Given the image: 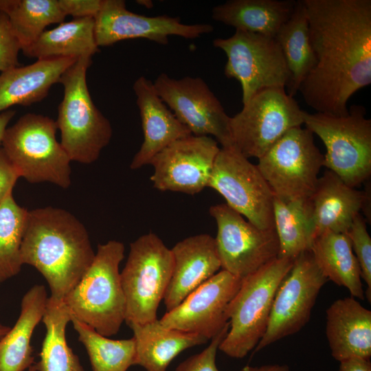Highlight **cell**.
Wrapping results in <instances>:
<instances>
[{
    "mask_svg": "<svg viewBox=\"0 0 371 371\" xmlns=\"http://www.w3.org/2000/svg\"><path fill=\"white\" fill-rule=\"evenodd\" d=\"M339 371H371L370 359L352 357L340 361Z\"/></svg>",
    "mask_w": 371,
    "mask_h": 371,
    "instance_id": "ab89813d",
    "label": "cell"
},
{
    "mask_svg": "<svg viewBox=\"0 0 371 371\" xmlns=\"http://www.w3.org/2000/svg\"><path fill=\"white\" fill-rule=\"evenodd\" d=\"M326 334L333 357L370 359L371 311L353 297L338 299L326 309Z\"/></svg>",
    "mask_w": 371,
    "mask_h": 371,
    "instance_id": "7402d4cb",
    "label": "cell"
},
{
    "mask_svg": "<svg viewBox=\"0 0 371 371\" xmlns=\"http://www.w3.org/2000/svg\"><path fill=\"white\" fill-rule=\"evenodd\" d=\"M363 192V203L361 210H363V212L364 215L367 217L368 221L369 219V222L370 223V208L368 207L370 205V184H366Z\"/></svg>",
    "mask_w": 371,
    "mask_h": 371,
    "instance_id": "7bdbcfd3",
    "label": "cell"
},
{
    "mask_svg": "<svg viewBox=\"0 0 371 371\" xmlns=\"http://www.w3.org/2000/svg\"><path fill=\"white\" fill-rule=\"evenodd\" d=\"M137 3L142 5H145L147 8H150L153 6L151 1H137Z\"/></svg>",
    "mask_w": 371,
    "mask_h": 371,
    "instance_id": "f6af8a7d",
    "label": "cell"
},
{
    "mask_svg": "<svg viewBox=\"0 0 371 371\" xmlns=\"http://www.w3.org/2000/svg\"><path fill=\"white\" fill-rule=\"evenodd\" d=\"M212 43L227 57L224 74L240 82L243 104L264 89L288 85L289 72L274 37L236 30L232 36L216 38Z\"/></svg>",
    "mask_w": 371,
    "mask_h": 371,
    "instance_id": "8fae6325",
    "label": "cell"
},
{
    "mask_svg": "<svg viewBox=\"0 0 371 371\" xmlns=\"http://www.w3.org/2000/svg\"><path fill=\"white\" fill-rule=\"evenodd\" d=\"M294 260L278 257L242 280L229 305V327L218 350L242 359L256 348L267 330L276 291Z\"/></svg>",
    "mask_w": 371,
    "mask_h": 371,
    "instance_id": "5b68a950",
    "label": "cell"
},
{
    "mask_svg": "<svg viewBox=\"0 0 371 371\" xmlns=\"http://www.w3.org/2000/svg\"><path fill=\"white\" fill-rule=\"evenodd\" d=\"M220 148L210 136L190 135L176 140L150 161L153 187L191 195L200 192L208 186Z\"/></svg>",
    "mask_w": 371,
    "mask_h": 371,
    "instance_id": "2e32d148",
    "label": "cell"
},
{
    "mask_svg": "<svg viewBox=\"0 0 371 371\" xmlns=\"http://www.w3.org/2000/svg\"><path fill=\"white\" fill-rule=\"evenodd\" d=\"M78 58L41 59L0 74V113L13 105L29 106L45 98L53 85Z\"/></svg>",
    "mask_w": 371,
    "mask_h": 371,
    "instance_id": "603a6c76",
    "label": "cell"
},
{
    "mask_svg": "<svg viewBox=\"0 0 371 371\" xmlns=\"http://www.w3.org/2000/svg\"><path fill=\"white\" fill-rule=\"evenodd\" d=\"M19 174L5 152L0 148V205L11 193Z\"/></svg>",
    "mask_w": 371,
    "mask_h": 371,
    "instance_id": "f35d334b",
    "label": "cell"
},
{
    "mask_svg": "<svg viewBox=\"0 0 371 371\" xmlns=\"http://www.w3.org/2000/svg\"><path fill=\"white\" fill-rule=\"evenodd\" d=\"M153 85L161 99L192 135H212L222 148L233 146L230 117L202 78L175 79L161 73Z\"/></svg>",
    "mask_w": 371,
    "mask_h": 371,
    "instance_id": "9a60e30c",
    "label": "cell"
},
{
    "mask_svg": "<svg viewBox=\"0 0 371 371\" xmlns=\"http://www.w3.org/2000/svg\"><path fill=\"white\" fill-rule=\"evenodd\" d=\"M306 113L284 88L264 89L230 117L233 146L247 159H259L289 130L304 124Z\"/></svg>",
    "mask_w": 371,
    "mask_h": 371,
    "instance_id": "30bf717a",
    "label": "cell"
},
{
    "mask_svg": "<svg viewBox=\"0 0 371 371\" xmlns=\"http://www.w3.org/2000/svg\"><path fill=\"white\" fill-rule=\"evenodd\" d=\"M47 298L45 286L39 284L23 297L17 321L0 339V371H24L34 364L31 338L43 319Z\"/></svg>",
    "mask_w": 371,
    "mask_h": 371,
    "instance_id": "484cf974",
    "label": "cell"
},
{
    "mask_svg": "<svg viewBox=\"0 0 371 371\" xmlns=\"http://www.w3.org/2000/svg\"><path fill=\"white\" fill-rule=\"evenodd\" d=\"M327 281L311 250L297 256L276 291L267 330L254 352L299 332L308 322L318 294Z\"/></svg>",
    "mask_w": 371,
    "mask_h": 371,
    "instance_id": "4fadbf2b",
    "label": "cell"
},
{
    "mask_svg": "<svg viewBox=\"0 0 371 371\" xmlns=\"http://www.w3.org/2000/svg\"><path fill=\"white\" fill-rule=\"evenodd\" d=\"M229 322L212 339L201 352L190 356L176 368L175 371H220L216 364V356L219 345L226 336Z\"/></svg>",
    "mask_w": 371,
    "mask_h": 371,
    "instance_id": "d590c367",
    "label": "cell"
},
{
    "mask_svg": "<svg viewBox=\"0 0 371 371\" xmlns=\"http://www.w3.org/2000/svg\"><path fill=\"white\" fill-rule=\"evenodd\" d=\"M94 23L99 47L132 38H146L166 45L170 36L192 39L214 30L207 23L184 24L178 17L139 14L128 10L123 0H102Z\"/></svg>",
    "mask_w": 371,
    "mask_h": 371,
    "instance_id": "e0dca14e",
    "label": "cell"
},
{
    "mask_svg": "<svg viewBox=\"0 0 371 371\" xmlns=\"http://www.w3.org/2000/svg\"><path fill=\"white\" fill-rule=\"evenodd\" d=\"M65 16L74 19L94 18L99 12L102 0H58Z\"/></svg>",
    "mask_w": 371,
    "mask_h": 371,
    "instance_id": "74e56055",
    "label": "cell"
},
{
    "mask_svg": "<svg viewBox=\"0 0 371 371\" xmlns=\"http://www.w3.org/2000/svg\"><path fill=\"white\" fill-rule=\"evenodd\" d=\"M173 256L154 233L131 243L126 265L120 273L126 300L124 322L129 326L157 319L173 269Z\"/></svg>",
    "mask_w": 371,
    "mask_h": 371,
    "instance_id": "ba28073f",
    "label": "cell"
},
{
    "mask_svg": "<svg viewBox=\"0 0 371 371\" xmlns=\"http://www.w3.org/2000/svg\"><path fill=\"white\" fill-rule=\"evenodd\" d=\"M359 263L361 279L366 284L365 296L371 301V238L368 232L366 219L359 214L346 233Z\"/></svg>",
    "mask_w": 371,
    "mask_h": 371,
    "instance_id": "e575fe53",
    "label": "cell"
},
{
    "mask_svg": "<svg viewBox=\"0 0 371 371\" xmlns=\"http://www.w3.org/2000/svg\"><path fill=\"white\" fill-rule=\"evenodd\" d=\"M310 250L328 280L346 288L352 297L365 299L360 267L346 234L324 232L315 238Z\"/></svg>",
    "mask_w": 371,
    "mask_h": 371,
    "instance_id": "4316f807",
    "label": "cell"
},
{
    "mask_svg": "<svg viewBox=\"0 0 371 371\" xmlns=\"http://www.w3.org/2000/svg\"><path fill=\"white\" fill-rule=\"evenodd\" d=\"M94 257L85 227L71 213L51 206L27 211L21 262L43 276L50 289L51 300L63 301Z\"/></svg>",
    "mask_w": 371,
    "mask_h": 371,
    "instance_id": "7a4b0ae2",
    "label": "cell"
},
{
    "mask_svg": "<svg viewBox=\"0 0 371 371\" xmlns=\"http://www.w3.org/2000/svg\"><path fill=\"white\" fill-rule=\"evenodd\" d=\"M207 187L226 204L262 229L274 227V195L256 165L234 146L221 148Z\"/></svg>",
    "mask_w": 371,
    "mask_h": 371,
    "instance_id": "7c38bea8",
    "label": "cell"
},
{
    "mask_svg": "<svg viewBox=\"0 0 371 371\" xmlns=\"http://www.w3.org/2000/svg\"><path fill=\"white\" fill-rule=\"evenodd\" d=\"M71 322L78 334L79 341L87 350L92 371H126L134 365L135 344L133 337L111 339L74 317Z\"/></svg>",
    "mask_w": 371,
    "mask_h": 371,
    "instance_id": "d6a6232c",
    "label": "cell"
},
{
    "mask_svg": "<svg viewBox=\"0 0 371 371\" xmlns=\"http://www.w3.org/2000/svg\"><path fill=\"white\" fill-rule=\"evenodd\" d=\"M21 45L14 34L8 17L0 12V71L21 66L19 53Z\"/></svg>",
    "mask_w": 371,
    "mask_h": 371,
    "instance_id": "8d00e7d4",
    "label": "cell"
},
{
    "mask_svg": "<svg viewBox=\"0 0 371 371\" xmlns=\"http://www.w3.org/2000/svg\"><path fill=\"white\" fill-rule=\"evenodd\" d=\"M27 371H37V368L36 366V363H34L29 368Z\"/></svg>",
    "mask_w": 371,
    "mask_h": 371,
    "instance_id": "bcb514c9",
    "label": "cell"
},
{
    "mask_svg": "<svg viewBox=\"0 0 371 371\" xmlns=\"http://www.w3.org/2000/svg\"><path fill=\"white\" fill-rule=\"evenodd\" d=\"M295 3V0H229L214 7L212 17L236 30L275 37Z\"/></svg>",
    "mask_w": 371,
    "mask_h": 371,
    "instance_id": "d4e9b609",
    "label": "cell"
},
{
    "mask_svg": "<svg viewBox=\"0 0 371 371\" xmlns=\"http://www.w3.org/2000/svg\"><path fill=\"white\" fill-rule=\"evenodd\" d=\"M256 164L274 196L284 202L308 201L324 166L313 134L297 126L285 133Z\"/></svg>",
    "mask_w": 371,
    "mask_h": 371,
    "instance_id": "9c48e42d",
    "label": "cell"
},
{
    "mask_svg": "<svg viewBox=\"0 0 371 371\" xmlns=\"http://www.w3.org/2000/svg\"><path fill=\"white\" fill-rule=\"evenodd\" d=\"M27 210L10 194L0 205V284L18 274L23 265L21 246Z\"/></svg>",
    "mask_w": 371,
    "mask_h": 371,
    "instance_id": "836d02e7",
    "label": "cell"
},
{
    "mask_svg": "<svg viewBox=\"0 0 371 371\" xmlns=\"http://www.w3.org/2000/svg\"><path fill=\"white\" fill-rule=\"evenodd\" d=\"M99 51L92 17L74 19L45 30L32 45L22 50L25 56L37 60L92 57Z\"/></svg>",
    "mask_w": 371,
    "mask_h": 371,
    "instance_id": "83f0119b",
    "label": "cell"
},
{
    "mask_svg": "<svg viewBox=\"0 0 371 371\" xmlns=\"http://www.w3.org/2000/svg\"><path fill=\"white\" fill-rule=\"evenodd\" d=\"M133 89L139 110L144 141L130 168L138 169L172 142L192 135L157 94L153 82L139 77Z\"/></svg>",
    "mask_w": 371,
    "mask_h": 371,
    "instance_id": "ffe728a7",
    "label": "cell"
},
{
    "mask_svg": "<svg viewBox=\"0 0 371 371\" xmlns=\"http://www.w3.org/2000/svg\"><path fill=\"white\" fill-rule=\"evenodd\" d=\"M0 12L9 21L21 51L32 45L51 24L65 15L58 0H0Z\"/></svg>",
    "mask_w": 371,
    "mask_h": 371,
    "instance_id": "4dcf8cb0",
    "label": "cell"
},
{
    "mask_svg": "<svg viewBox=\"0 0 371 371\" xmlns=\"http://www.w3.org/2000/svg\"><path fill=\"white\" fill-rule=\"evenodd\" d=\"M273 220L278 257L294 260L310 250L314 238L308 201L284 202L274 196Z\"/></svg>",
    "mask_w": 371,
    "mask_h": 371,
    "instance_id": "1f68e13d",
    "label": "cell"
},
{
    "mask_svg": "<svg viewBox=\"0 0 371 371\" xmlns=\"http://www.w3.org/2000/svg\"><path fill=\"white\" fill-rule=\"evenodd\" d=\"M315 65L298 91L317 113H348L371 84V0H303Z\"/></svg>",
    "mask_w": 371,
    "mask_h": 371,
    "instance_id": "6da1fadb",
    "label": "cell"
},
{
    "mask_svg": "<svg viewBox=\"0 0 371 371\" xmlns=\"http://www.w3.org/2000/svg\"><path fill=\"white\" fill-rule=\"evenodd\" d=\"M14 115L15 111L13 110H6L0 113V146L8 125Z\"/></svg>",
    "mask_w": 371,
    "mask_h": 371,
    "instance_id": "b9f144b4",
    "label": "cell"
},
{
    "mask_svg": "<svg viewBox=\"0 0 371 371\" xmlns=\"http://www.w3.org/2000/svg\"><path fill=\"white\" fill-rule=\"evenodd\" d=\"M10 327L0 324V339L8 332Z\"/></svg>",
    "mask_w": 371,
    "mask_h": 371,
    "instance_id": "ee69618b",
    "label": "cell"
},
{
    "mask_svg": "<svg viewBox=\"0 0 371 371\" xmlns=\"http://www.w3.org/2000/svg\"><path fill=\"white\" fill-rule=\"evenodd\" d=\"M71 313L63 301L47 298L43 317L46 328L40 352V361L36 363L37 371H84L78 357L67 343L65 330Z\"/></svg>",
    "mask_w": 371,
    "mask_h": 371,
    "instance_id": "f546056e",
    "label": "cell"
},
{
    "mask_svg": "<svg viewBox=\"0 0 371 371\" xmlns=\"http://www.w3.org/2000/svg\"><path fill=\"white\" fill-rule=\"evenodd\" d=\"M124 245L112 240L98 246L94 259L63 302L71 317L100 335H115L125 319L126 300L119 266Z\"/></svg>",
    "mask_w": 371,
    "mask_h": 371,
    "instance_id": "3957f363",
    "label": "cell"
},
{
    "mask_svg": "<svg viewBox=\"0 0 371 371\" xmlns=\"http://www.w3.org/2000/svg\"><path fill=\"white\" fill-rule=\"evenodd\" d=\"M241 371H289V367L285 364H268L259 367L247 366Z\"/></svg>",
    "mask_w": 371,
    "mask_h": 371,
    "instance_id": "60d3db41",
    "label": "cell"
},
{
    "mask_svg": "<svg viewBox=\"0 0 371 371\" xmlns=\"http://www.w3.org/2000/svg\"><path fill=\"white\" fill-rule=\"evenodd\" d=\"M57 129L55 120L33 113L23 115L7 128L1 148L20 177L32 183L69 187L71 161L56 140Z\"/></svg>",
    "mask_w": 371,
    "mask_h": 371,
    "instance_id": "8992f818",
    "label": "cell"
},
{
    "mask_svg": "<svg viewBox=\"0 0 371 371\" xmlns=\"http://www.w3.org/2000/svg\"><path fill=\"white\" fill-rule=\"evenodd\" d=\"M209 212L217 225L214 238L223 270L243 280L278 257L275 228L257 227L226 203Z\"/></svg>",
    "mask_w": 371,
    "mask_h": 371,
    "instance_id": "5bb4252c",
    "label": "cell"
},
{
    "mask_svg": "<svg viewBox=\"0 0 371 371\" xmlns=\"http://www.w3.org/2000/svg\"><path fill=\"white\" fill-rule=\"evenodd\" d=\"M171 251L172 273L163 299L166 312L176 308L221 268L215 238L210 234L189 236L176 243Z\"/></svg>",
    "mask_w": 371,
    "mask_h": 371,
    "instance_id": "d6986e66",
    "label": "cell"
},
{
    "mask_svg": "<svg viewBox=\"0 0 371 371\" xmlns=\"http://www.w3.org/2000/svg\"><path fill=\"white\" fill-rule=\"evenodd\" d=\"M274 38L281 49L289 72V82L285 90L293 97L315 65L303 0L296 1L292 15L280 27Z\"/></svg>",
    "mask_w": 371,
    "mask_h": 371,
    "instance_id": "f1b7e54d",
    "label": "cell"
},
{
    "mask_svg": "<svg viewBox=\"0 0 371 371\" xmlns=\"http://www.w3.org/2000/svg\"><path fill=\"white\" fill-rule=\"evenodd\" d=\"M363 199V191L327 170L308 201L314 239L326 232L346 234L361 210Z\"/></svg>",
    "mask_w": 371,
    "mask_h": 371,
    "instance_id": "44dd1931",
    "label": "cell"
},
{
    "mask_svg": "<svg viewBox=\"0 0 371 371\" xmlns=\"http://www.w3.org/2000/svg\"><path fill=\"white\" fill-rule=\"evenodd\" d=\"M242 280L221 270L159 319L166 328L212 339L229 322V305Z\"/></svg>",
    "mask_w": 371,
    "mask_h": 371,
    "instance_id": "ac0fdd59",
    "label": "cell"
},
{
    "mask_svg": "<svg viewBox=\"0 0 371 371\" xmlns=\"http://www.w3.org/2000/svg\"><path fill=\"white\" fill-rule=\"evenodd\" d=\"M92 57L83 56L61 76L63 100L55 121L60 144L71 161L89 164L95 161L112 137L109 120L93 103L87 83Z\"/></svg>",
    "mask_w": 371,
    "mask_h": 371,
    "instance_id": "277c9868",
    "label": "cell"
},
{
    "mask_svg": "<svg viewBox=\"0 0 371 371\" xmlns=\"http://www.w3.org/2000/svg\"><path fill=\"white\" fill-rule=\"evenodd\" d=\"M306 128L326 146L324 166L347 185L357 188L371 175V120L366 109L352 105L345 115L306 113Z\"/></svg>",
    "mask_w": 371,
    "mask_h": 371,
    "instance_id": "52a82bcc",
    "label": "cell"
},
{
    "mask_svg": "<svg viewBox=\"0 0 371 371\" xmlns=\"http://www.w3.org/2000/svg\"><path fill=\"white\" fill-rule=\"evenodd\" d=\"M129 327L135 344L134 365L146 371H166L171 361L183 350L207 341L198 335L166 328L158 319Z\"/></svg>",
    "mask_w": 371,
    "mask_h": 371,
    "instance_id": "cb8c5ba5",
    "label": "cell"
}]
</instances>
